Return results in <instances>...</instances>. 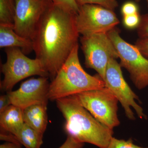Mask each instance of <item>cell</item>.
<instances>
[{
  "label": "cell",
  "mask_w": 148,
  "mask_h": 148,
  "mask_svg": "<svg viewBox=\"0 0 148 148\" xmlns=\"http://www.w3.org/2000/svg\"><path fill=\"white\" fill-rule=\"evenodd\" d=\"M21 144L6 142L0 145V148H23Z\"/></svg>",
  "instance_id": "cell-26"
},
{
  "label": "cell",
  "mask_w": 148,
  "mask_h": 148,
  "mask_svg": "<svg viewBox=\"0 0 148 148\" xmlns=\"http://www.w3.org/2000/svg\"><path fill=\"white\" fill-rule=\"evenodd\" d=\"M15 0H0V26L13 28Z\"/></svg>",
  "instance_id": "cell-16"
},
{
  "label": "cell",
  "mask_w": 148,
  "mask_h": 148,
  "mask_svg": "<svg viewBox=\"0 0 148 148\" xmlns=\"http://www.w3.org/2000/svg\"><path fill=\"white\" fill-rule=\"evenodd\" d=\"M135 45L145 57L148 58V39L140 38L137 40Z\"/></svg>",
  "instance_id": "cell-24"
},
{
  "label": "cell",
  "mask_w": 148,
  "mask_h": 148,
  "mask_svg": "<svg viewBox=\"0 0 148 148\" xmlns=\"http://www.w3.org/2000/svg\"><path fill=\"white\" fill-rule=\"evenodd\" d=\"M5 51L7 61L1 68L4 75L3 79L1 82V90L10 92L17 83L32 76L49 78V75L39 59L28 58L18 48H7Z\"/></svg>",
  "instance_id": "cell-4"
},
{
  "label": "cell",
  "mask_w": 148,
  "mask_h": 148,
  "mask_svg": "<svg viewBox=\"0 0 148 148\" xmlns=\"http://www.w3.org/2000/svg\"><path fill=\"white\" fill-rule=\"evenodd\" d=\"M80 6L85 4H95L101 5L106 8L113 10L118 6L116 0H75Z\"/></svg>",
  "instance_id": "cell-17"
},
{
  "label": "cell",
  "mask_w": 148,
  "mask_h": 148,
  "mask_svg": "<svg viewBox=\"0 0 148 148\" xmlns=\"http://www.w3.org/2000/svg\"><path fill=\"white\" fill-rule=\"evenodd\" d=\"M104 82L106 87L111 90L121 104L128 119L131 120L135 119L132 108L134 109L140 118L147 119V117L144 113L143 108L136 102V100H139L138 95L132 91L125 81L121 66L115 58H111L109 60Z\"/></svg>",
  "instance_id": "cell-8"
},
{
  "label": "cell",
  "mask_w": 148,
  "mask_h": 148,
  "mask_svg": "<svg viewBox=\"0 0 148 148\" xmlns=\"http://www.w3.org/2000/svg\"><path fill=\"white\" fill-rule=\"evenodd\" d=\"M65 119L64 129L67 136L80 143L106 148L113 137V129L105 126L79 103L76 95L56 101Z\"/></svg>",
  "instance_id": "cell-2"
},
{
  "label": "cell",
  "mask_w": 148,
  "mask_h": 148,
  "mask_svg": "<svg viewBox=\"0 0 148 148\" xmlns=\"http://www.w3.org/2000/svg\"><path fill=\"white\" fill-rule=\"evenodd\" d=\"M135 1H140V0H135Z\"/></svg>",
  "instance_id": "cell-28"
},
{
  "label": "cell",
  "mask_w": 148,
  "mask_h": 148,
  "mask_svg": "<svg viewBox=\"0 0 148 148\" xmlns=\"http://www.w3.org/2000/svg\"><path fill=\"white\" fill-rule=\"evenodd\" d=\"M47 106L45 104H35L23 110L25 123L43 134L47 125Z\"/></svg>",
  "instance_id": "cell-13"
},
{
  "label": "cell",
  "mask_w": 148,
  "mask_h": 148,
  "mask_svg": "<svg viewBox=\"0 0 148 148\" xmlns=\"http://www.w3.org/2000/svg\"><path fill=\"white\" fill-rule=\"evenodd\" d=\"M47 77L27 80L14 91L7 92L11 104L24 109L37 104L47 105L50 83Z\"/></svg>",
  "instance_id": "cell-11"
},
{
  "label": "cell",
  "mask_w": 148,
  "mask_h": 148,
  "mask_svg": "<svg viewBox=\"0 0 148 148\" xmlns=\"http://www.w3.org/2000/svg\"><path fill=\"white\" fill-rule=\"evenodd\" d=\"M80 42L86 67L95 70L104 81L109 60L119 58L113 43L108 34L105 33L82 36Z\"/></svg>",
  "instance_id": "cell-7"
},
{
  "label": "cell",
  "mask_w": 148,
  "mask_h": 148,
  "mask_svg": "<svg viewBox=\"0 0 148 148\" xmlns=\"http://www.w3.org/2000/svg\"><path fill=\"white\" fill-rule=\"evenodd\" d=\"M14 135L18 143L25 148H41L43 144V134L25 123Z\"/></svg>",
  "instance_id": "cell-15"
},
{
  "label": "cell",
  "mask_w": 148,
  "mask_h": 148,
  "mask_svg": "<svg viewBox=\"0 0 148 148\" xmlns=\"http://www.w3.org/2000/svg\"><path fill=\"white\" fill-rule=\"evenodd\" d=\"M55 4L63 7L67 9L77 13L79 10V7L75 0H51Z\"/></svg>",
  "instance_id": "cell-21"
},
{
  "label": "cell",
  "mask_w": 148,
  "mask_h": 148,
  "mask_svg": "<svg viewBox=\"0 0 148 148\" xmlns=\"http://www.w3.org/2000/svg\"><path fill=\"white\" fill-rule=\"evenodd\" d=\"M11 104L7 93L6 95H1L0 97V114L5 110Z\"/></svg>",
  "instance_id": "cell-25"
},
{
  "label": "cell",
  "mask_w": 148,
  "mask_h": 148,
  "mask_svg": "<svg viewBox=\"0 0 148 148\" xmlns=\"http://www.w3.org/2000/svg\"><path fill=\"white\" fill-rule=\"evenodd\" d=\"M84 144L75 140L71 136H67L65 142L58 148H83Z\"/></svg>",
  "instance_id": "cell-23"
},
{
  "label": "cell",
  "mask_w": 148,
  "mask_h": 148,
  "mask_svg": "<svg viewBox=\"0 0 148 148\" xmlns=\"http://www.w3.org/2000/svg\"><path fill=\"white\" fill-rule=\"evenodd\" d=\"M137 32L140 38L148 39V14L141 16L140 24L137 27Z\"/></svg>",
  "instance_id": "cell-20"
},
{
  "label": "cell",
  "mask_w": 148,
  "mask_h": 148,
  "mask_svg": "<svg viewBox=\"0 0 148 148\" xmlns=\"http://www.w3.org/2000/svg\"><path fill=\"white\" fill-rule=\"evenodd\" d=\"M106 148H148L143 147L135 145L131 138L125 140L113 137Z\"/></svg>",
  "instance_id": "cell-18"
},
{
  "label": "cell",
  "mask_w": 148,
  "mask_h": 148,
  "mask_svg": "<svg viewBox=\"0 0 148 148\" xmlns=\"http://www.w3.org/2000/svg\"><path fill=\"white\" fill-rule=\"evenodd\" d=\"M79 45L74 48L69 57L49 85V100L56 101L70 95L106 87L100 76L86 73L80 63Z\"/></svg>",
  "instance_id": "cell-3"
},
{
  "label": "cell",
  "mask_w": 148,
  "mask_h": 148,
  "mask_svg": "<svg viewBox=\"0 0 148 148\" xmlns=\"http://www.w3.org/2000/svg\"><path fill=\"white\" fill-rule=\"evenodd\" d=\"M51 0H15L13 29L18 34L32 40L36 29Z\"/></svg>",
  "instance_id": "cell-10"
},
{
  "label": "cell",
  "mask_w": 148,
  "mask_h": 148,
  "mask_svg": "<svg viewBox=\"0 0 148 148\" xmlns=\"http://www.w3.org/2000/svg\"><path fill=\"white\" fill-rule=\"evenodd\" d=\"M76 95L82 106L102 124L112 129L119 125V101L108 88L88 90Z\"/></svg>",
  "instance_id": "cell-6"
},
{
  "label": "cell",
  "mask_w": 148,
  "mask_h": 148,
  "mask_svg": "<svg viewBox=\"0 0 148 148\" xmlns=\"http://www.w3.org/2000/svg\"><path fill=\"white\" fill-rule=\"evenodd\" d=\"M77 14L51 2L36 29L32 39L36 58L51 81L78 44Z\"/></svg>",
  "instance_id": "cell-1"
},
{
  "label": "cell",
  "mask_w": 148,
  "mask_h": 148,
  "mask_svg": "<svg viewBox=\"0 0 148 148\" xmlns=\"http://www.w3.org/2000/svg\"><path fill=\"white\" fill-rule=\"evenodd\" d=\"M123 24L126 28L129 29L137 28L140 24L141 16L139 12L131 15L123 16Z\"/></svg>",
  "instance_id": "cell-19"
},
{
  "label": "cell",
  "mask_w": 148,
  "mask_h": 148,
  "mask_svg": "<svg viewBox=\"0 0 148 148\" xmlns=\"http://www.w3.org/2000/svg\"><path fill=\"white\" fill-rule=\"evenodd\" d=\"M78 32L82 36L107 34L119 23L113 10L101 5L85 4L79 6L76 16Z\"/></svg>",
  "instance_id": "cell-9"
},
{
  "label": "cell",
  "mask_w": 148,
  "mask_h": 148,
  "mask_svg": "<svg viewBox=\"0 0 148 148\" xmlns=\"http://www.w3.org/2000/svg\"><path fill=\"white\" fill-rule=\"evenodd\" d=\"M146 1H147V6L148 7V0H146Z\"/></svg>",
  "instance_id": "cell-27"
},
{
  "label": "cell",
  "mask_w": 148,
  "mask_h": 148,
  "mask_svg": "<svg viewBox=\"0 0 148 148\" xmlns=\"http://www.w3.org/2000/svg\"><path fill=\"white\" fill-rule=\"evenodd\" d=\"M121 12L123 16L131 15L138 13V8L134 3L128 2L124 3L122 7Z\"/></svg>",
  "instance_id": "cell-22"
},
{
  "label": "cell",
  "mask_w": 148,
  "mask_h": 148,
  "mask_svg": "<svg viewBox=\"0 0 148 148\" xmlns=\"http://www.w3.org/2000/svg\"><path fill=\"white\" fill-rule=\"evenodd\" d=\"M116 49L121 67L128 72L130 79L139 90L148 86V58L136 46L125 41L115 28L107 33Z\"/></svg>",
  "instance_id": "cell-5"
},
{
  "label": "cell",
  "mask_w": 148,
  "mask_h": 148,
  "mask_svg": "<svg viewBox=\"0 0 148 148\" xmlns=\"http://www.w3.org/2000/svg\"><path fill=\"white\" fill-rule=\"evenodd\" d=\"M23 109L10 105L0 114L1 130L14 135L24 124Z\"/></svg>",
  "instance_id": "cell-14"
},
{
  "label": "cell",
  "mask_w": 148,
  "mask_h": 148,
  "mask_svg": "<svg viewBox=\"0 0 148 148\" xmlns=\"http://www.w3.org/2000/svg\"><path fill=\"white\" fill-rule=\"evenodd\" d=\"M0 47H16L28 54L34 51L32 40L19 36L12 27L0 26Z\"/></svg>",
  "instance_id": "cell-12"
}]
</instances>
